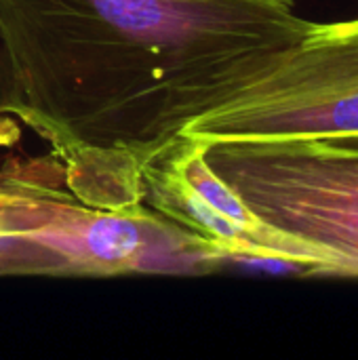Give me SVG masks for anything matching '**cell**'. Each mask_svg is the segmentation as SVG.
<instances>
[{
	"label": "cell",
	"instance_id": "cell-6",
	"mask_svg": "<svg viewBox=\"0 0 358 360\" xmlns=\"http://www.w3.org/2000/svg\"><path fill=\"white\" fill-rule=\"evenodd\" d=\"M11 274L78 276L74 264L59 249L23 232L0 230V276Z\"/></svg>",
	"mask_w": 358,
	"mask_h": 360
},
{
	"label": "cell",
	"instance_id": "cell-7",
	"mask_svg": "<svg viewBox=\"0 0 358 360\" xmlns=\"http://www.w3.org/2000/svg\"><path fill=\"white\" fill-rule=\"evenodd\" d=\"M4 114H13L19 118L21 114V97L15 84V74H13V65L4 46V40L0 36V116Z\"/></svg>",
	"mask_w": 358,
	"mask_h": 360
},
{
	"label": "cell",
	"instance_id": "cell-4",
	"mask_svg": "<svg viewBox=\"0 0 358 360\" xmlns=\"http://www.w3.org/2000/svg\"><path fill=\"white\" fill-rule=\"evenodd\" d=\"M0 230L59 249L78 276L209 274L222 270L226 255L146 205L97 209L27 175L0 177Z\"/></svg>",
	"mask_w": 358,
	"mask_h": 360
},
{
	"label": "cell",
	"instance_id": "cell-3",
	"mask_svg": "<svg viewBox=\"0 0 358 360\" xmlns=\"http://www.w3.org/2000/svg\"><path fill=\"white\" fill-rule=\"evenodd\" d=\"M194 139H358V19L310 23L226 103L192 122Z\"/></svg>",
	"mask_w": 358,
	"mask_h": 360
},
{
	"label": "cell",
	"instance_id": "cell-1",
	"mask_svg": "<svg viewBox=\"0 0 358 360\" xmlns=\"http://www.w3.org/2000/svg\"><path fill=\"white\" fill-rule=\"evenodd\" d=\"M310 23L293 0H0L19 118L97 209L143 205L148 162Z\"/></svg>",
	"mask_w": 358,
	"mask_h": 360
},
{
	"label": "cell",
	"instance_id": "cell-5",
	"mask_svg": "<svg viewBox=\"0 0 358 360\" xmlns=\"http://www.w3.org/2000/svg\"><path fill=\"white\" fill-rule=\"evenodd\" d=\"M143 205L205 238L226 255H270L300 262L323 274L321 259L302 243L262 224L207 167L200 146L181 137L141 173ZM224 255V257H226Z\"/></svg>",
	"mask_w": 358,
	"mask_h": 360
},
{
	"label": "cell",
	"instance_id": "cell-2",
	"mask_svg": "<svg viewBox=\"0 0 358 360\" xmlns=\"http://www.w3.org/2000/svg\"><path fill=\"white\" fill-rule=\"evenodd\" d=\"M196 141L262 224L308 247L323 274L358 276V139Z\"/></svg>",
	"mask_w": 358,
	"mask_h": 360
}]
</instances>
